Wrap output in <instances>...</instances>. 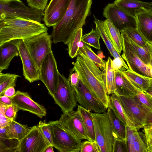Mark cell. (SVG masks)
<instances>
[{"instance_id":"1","label":"cell","mask_w":152,"mask_h":152,"mask_svg":"<svg viewBox=\"0 0 152 152\" xmlns=\"http://www.w3.org/2000/svg\"><path fill=\"white\" fill-rule=\"evenodd\" d=\"M92 0H71L68 9L61 20L53 27L52 42H62L65 44L71 36L86 23L90 15Z\"/></svg>"},{"instance_id":"2","label":"cell","mask_w":152,"mask_h":152,"mask_svg":"<svg viewBox=\"0 0 152 152\" xmlns=\"http://www.w3.org/2000/svg\"><path fill=\"white\" fill-rule=\"evenodd\" d=\"M72 69L77 72L80 80L107 109L109 107L110 96L105 88L104 73L85 55L78 51Z\"/></svg>"},{"instance_id":"3","label":"cell","mask_w":152,"mask_h":152,"mask_svg":"<svg viewBox=\"0 0 152 152\" xmlns=\"http://www.w3.org/2000/svg\"><path fill=\"white\" fill-rule=\"evenodd\" d=\"M48 29L45 24L32 20L19 18L0 20V46L12 40L33 37Z\"/></svg>"},{"instance_id":"4","label":"cell","mask_w":152,"mask_h":152,"mask_svg":"<svg viewBox=\"0 0 152 152\" xmlns=\"http://www.w3.org/2000/svg\"><path fill=\"white\" fill-rule=\"evenodd\" d=\"M44 11L27 6L20 0L0 1V20L19 18L41 22Z\"/></svg>"},{"instance_id":"5","label":"cell","mask_w":152,"mask_h":152,"mask_svg":"<svg viewBox=\"0 0 152 152\" xmlns=\"http://www.w3.org/2000/svg\"><path fill=\"white\" fill-rule=\"evenodd\" d=\"M95 140L100 152H113L115 138L108 115L103 113H91Z\"/></svg>"},{"instance_id":"6","label":"cell","mask_w":152,"mask_h":152,"mask_svg":"<svg viewBox=\"0 0 152 152\" xmlns=\"http://www.w3.org/2000/svg\"><path fill=\"white\" fill-rule=\"evenodd\" d=\"M48 123L53 147L60 152H80L82 140L69 132L58 120L50 121Z\"/></svg>"},{"instance_id":"7","label":"cell","mask_w":152,"mask_h":152,"mask_svg":"<svg viewBox=\"0 0 152 152\" xmlns=\"http://www.w3.org/2000/svg\"><path fill=\"white\" fill-rule=\"evenodd\" d=\"M118 96L125 113L138 130L149 122L152 113L144 107L136 96Z\"/></svg>"},{"instance_id":"8","label":"cell","mask_w":152,"mask_h":152,"mask_svg":"<svg viewBox=\"0 0 152 152\" xmlns=\"http://www.w3.org/2000/svg\"><path fill=\"white\" fill-rule=\"evenodd\" d=\"M51 38L47 32L23 39L39 71L45 57L52 51Z\"/></svg>"},{"instance_id":"9","label":"cell","mask_w":152,"mask_h":152,"mask_svg":"<svg viewBox=\"0 0 152 152\" xmlns=\"http://www.w3.org/2000/svg\"><path fill=\"white\" fill-rule=\"evenodd\" d=\"M70 73L67 78L59 73L58 86L53 98L63 113L73 110L77 105V102L70 83Z\"/></svg>"},{"instance_id":"10","label":"cell","mask_w":152,"mask_h":152,"mask_svg":"<svg viewBox=\"0 0 152 152\" xmlns=\"http://www.w3.org/2000/svg\"><path fill=\"white\" fill-rule=\"evenodd\" d=\"M51 145L37 126L31 127L26 135L18 142L15 152H44Z\"/></svg>"},{"instance_id":"11","label":"cell","mask_w":152,"mask_h":152,"mask_svg":"<svg viewBox=\"0 0 152 152\" xmlns=\"http://www.w3.org/2000/svg\"><path fill=\"white\" fill-rule=\"evenodd\" d=\"M59 73L52 51L47 54L42 62L40 69L39 80L44 83L53 98L57 90Z\"/></svg>"},{"instance_id":"12","label":"cell","mask_w":152,"mask_h":152,"mask_svg":"<svg viewBox=\"0 0 152 152\" xmlns=\"http://www.w3.org/2000/svg\"><path fill=\"white\" fill-rule=\"evenodd\" d=\"M123 39V54L121 57L126 62L129 69L142 75L152 77L151 66L145 64L139 57L132 46L127 35L120 31Z\"/></svg>"},{"instance_id":"13","label":"cell","mask_w":152,"mask_h":152,"mask_svg":"<svg viewBox=\"0 0 152 152\" xmlns=\"http://www.w3.org/2000/svg\"><path fill=\"white\" fill-rule=\"evenodd\" d=\"M72 86V85H71ZM74 94L80 105L90 112L103 113L107 109L80 80L77 86H72Z\"/></svg>"},{"instance_id":"14","label":"cell","mask_w":152,"mask_h":152,"mask_svg":"<svg viewBox=\"0 0 152 152\" xmlns=\"http://www.w3.org/2000/svg\"><path fill=\"white\" fill-rule=\"evenodd\" d=\"M70 134L77 138L90 141L81 115L77 110L62 114L58 120Z\"/></svg>"},{"instance_id":"15","label":"cell","mask_w":152,"mask_h":152,"mask_svg":"<svg viewBox=\"0 0 152 152\" xmlns=\"http://www.w3.org/2000/svg\"><path fill=\"white\" fill-rule=\"evenodd\" d=\"M103 14L120 31L128 27L137 28L135 17L128 14L114 3L108 4L104 8Z\"/></svg>"},{"instance_id":"16","label":"cell","mask_w":152,"mask_h":152,"mask_svg":"<svg viewBox=\"0 0 152 152\" xmlns=\"http://www.w3.org/2000/svg\"><path fill=\"white\" fill-rule=\"evenodd\" d=\"M19 56L23 64V74L30 83L40 80V71L28 51L23 39H18Z\"/></svg>"},{"instance_id":"17","label":"cell","mask_w":152,"mask_h":152,"mask_svg":"<svg viewBox=\"0 0 152 152\" xmlns=\"http://www.w3.org/2000/svg\"><path fill=\"white\" fill-rule=\"evenodd\" d=\"M71 0H50L44 12L43 21L48 27L58 23L64 16Z\"/></svg>"},{"instance_id":"18","label":"cell","mask_w":152,"mask_h":152,"mask_svg":"<svg viewBox=\"0 0 152 152\" xmlns=\"http://www.w3.org/2000/svg\"><path fill=\"white\" fill-rule=\"evenodd\" d=\"M13 104L18 110L27 111L41 118L47 114L45 108L42 105L35 102L27 92L17 91L12 97Z\"/></svg>"},{"instance_id":"19","label":"cell","mask_w":152,"mask_h":152,"mask_svg":"<svg viewBox=\"0 0 152 152\" xmlns=\"http://www.w3.org/2000/svg\"><path fill=\"white\" fill-rule=\"evenodd\" d=\"M122 69L115 71V88L114 93L118 96L135 97L140 90L135 87L123 72Z\"/></svg>"},{"instance_id":"20","label":"cell","mask_w":152,"mask_h":152,"mask_svg":"<svg viewBox=\"0 0 152 152\" xmlns=\"http://www.w3.org/2000/svg\"><path fill=\"white\" fill-rule=\"evenodd\" d=\"M18 41L12 40L0 46V72L7 69L12 59L19 56Z\"/></svg>"},{"instance_id":"21","label":"cell","mask_w":152,"mask_h":152,"mask_svg":"<svg viewBox=\"0 0 152 152\" xmlns=\"http://www.w3.org/2000/svg\"><path fill=\"white\" fill-rule=\"evenodd\" d=\"M137 28L147 40L152 42V12L145 10L135 16Z\"/></svg>"},{"instance_id":"22","label":"cell","mask_w":152,"mask_h":152,"mask_svg":"<svg viewBox=\"0 0 152 152\" xmlns=\"http://www.w3.org/2000/svg\"><path fill=\"white\" fill-rule=\"evenodd\" d=\"M113 3L128 14L134 17L140 12L150 10V2L140 0H115Z\"/></svg>"},{"instance_id":"23","label":"cell","mask_w":152,"mask_h":152,"mask_svg":"<svg viewBox=\"0 0 152 152\" xmlns=\"http://www.w3.org/2000/svg\"><path fill=\"white\" fill-rule=\"evenodd\" d=\"M104 28L114 47L120 54L123 50V39L120 30L109 20L104 21Z\"/></svg>"},{"instance_id":"24","label":"cell","mask_w":152,"mask_h":152,"mask_svg":"<svg viewBox=\"0 0 152 152\" xmlns=\"http://www.w3.org/2000/svg\"><path fill=\"white\" fill-rule=\"evenodd\" d=\"M109 107L112 109L120 120L126 126L136 128L135 124L125 113L118 96L115 93L112 94L110 96Z\"/></svg>"},{"instance_id":"25","label":"cell","mask_w":152,"mask_h":152,"mask_svg":"<svg viewBox=\"0 0 152 152\" xmlns=\"http://www.w3.org/2000/svg\"><path fill=\"white\" fill-rule=\"evenodd\" d=\"M123 72L133 85L139 90L145 92L149 87L152 77L145 76L129 69Z\"/></svg>"},{"instance_id":"26","label":"cell","mask_w":152,"mask_h":152,"mask_svg":"<svg viewBox=\"0 0 152 152\" xmlns=\"http://www.w3.org/2000/svg\"><path fill=\"white\" fill-rule=\"evenodd\" d=\"M31 127L13 120L10 124L7 127V137L16 139L19 142L28 133Z\"/></svg>"},{"instance_id":"27","label":"cell","mask_w":152,"mask_h":152,"mask_svg":"<svg viewBox=\"0 0 152 152\" xmlns=\"http://www.w3.org/2000/svg\"><path fill=\"white\" fill-rule=\"evenodd\" d=\"M107 112L110 121L115 138L126 140V126L110 107Z\"/></svg>"},{"instance_id":"28","label":"cell","mask_w":152,"mask_h":152,"mask_svg":"<svg viewBox=\"0 0 152 152\" xmlns=\"http://www.w3.org/2000/svg\"><path fill=\"white\" fill-rule=\"evenodd\" d=\"M112 63V60L109 57L104 70L106 89L109 95L114 93L115 88V72L113 69Z\"/></svg>"},{"instance_id":"29","label":"cell","mask_w":152,"mask_h":152,"mask_svg":"<svg viewBox=\"0 0 152 152\" xmlns=\"http://www.w3.org/2000/svg\"><path fill=\"white\" fill-rule=\"evenodd\" d=\"M77 110L80 113L90 141H95L94 125L91 112L80 105H77Z\"/></svg>"},{"instance_id":"30","label":"cell","mask_w":152,"mask_h":152,"mask_svg":"<svg viewBox=\"0 0 152 152\" xmlns=\"http://www.w3.org/2000/svg\"><path fill=\"white\" fill-rule=\"evenodd\" d=\"M82 34L83 29L81 28L73 34L65 44L68 46L69 55L72 58L77 57L78 55Z\"/></svg>"},{"instance_id":"31","label":"cell","mask_w":152,"mask_h":152,"mask_svg":"<svg viewBox=\"0 0 152 152\" xmlns=\"http://www.w3.org/2000/svg\"><path fill=\"white\" fill-rule=\"evenodd\" d=\"M128 39L130 44L139 57L145 64L148 65L152 53V49L149 42L144 47H141L129 37Z\"/></svg>"},{"instance_id":"32","label":"cell","mask_w":152,"mask_h":152,"mask_svg":"<svg viewBox=\"0 0 152 152\" xmlns=\"http://www.w3.org/2000/svg\"><path fill=\"white\" fill-rule=\"evenodd\" d=\"M78 50L85 55L101 69L104 70L105 69L106 61L96 55L90 46L81 42Z\"/></svg>"},{"instance_id":"33","label":"cell","mask_w":152,"mask_h":152,"mask_svg":"<svg viewBox=\"0 0 152 152\" xmlns=\"http://www.w3.org/2000/svg\"><path fill=\"white\" fill-rule=\"evenodd\" d=\"M121 31L124 32L130 39L140 46L144 47L149 42L136 28L128 27Z\"/></svg>"},{"instance_id":"34","label":"cell","mask_w":152,"mask_h":152,"mask_svg":"<svg viewBox=\"0 0 152 152\" xmlns=\"http://www.w3.org/2000/svg\"><path fill=\"white\" fill-rule=\"evenodd\" d=\"M20 76L13 74L3 73L0 72V96L10 87H15L17 78Z\"/></svg>"},{"instance_id":"35","label":"cell","mask_w":152,"mask_h":152,"mask_svg":"<svg viewBox=\"0 0 152 152\" xmlns=\"http://www.w3.org/2000/svg\"><path fill=\"white\" fill-rule=\"evenodd\" d=\"M93 16L94 19V22L95 25L96 30L102 39L111 54L114 46L106 32L104 27V21L98 19L94 15Z\"/></svg>"},{"instance_id":"36","label":"cell","mask_w":152,"mask_h":152,"mask_svg":"<svg viewBox=\"0 0 152 152\" xmlns=\"http://www.w3.org/2000/svg\"><path fill=\"white\" fill-rule=\"evenodd\" d=\"M100 36L94 29L89 33L82 36L81 42L97 49H100L99 43Z\"/></svg>"},{"instance_id":"37","label":"cell","mask_w":152,"mask_h":152,"mask_svg":"<svg viewBox=\"0 0 152 152\" xmlns=\"http://www.w3.org/2000/svg\"><path fill=\"white\" fill-rule=\"evenodd\" d=\"M18 142L16 139L0 137V152H15Z\"/></svg>"},{"instance_id":"38","label":"cell","mask_w":152,"mask_h":152,"mask_svg":"<svg viewBox=\"0 0 152 152\" xmlns=\"http://www.w3.org/2000/svg\"><path fill=\"white\" fill-rule=\"evenodd\" d=\"M141 134L136 127L126 126V140L127 144L128 152H131L132 145L136 140Z\"/></svg>"},{"instance_id":"39","label":"cell","mask_w":152,"mask_h":152,"mask_svg":"<svg viewBox=\"0 0 152 152\" xmlns=\"http://www.w3.org/2000/svg\"><path fill=\"white\" fill-rule=\"evenodd\" d=\"M136 96L144 107L152 113V97L146 91H140Z\"/></svg>"},{"instance_id":"40","label":"cell","mask_w":152,"mask_h":152,"mask_svg":"<svg viewBox=\"0 0 152 152\" xmlns=\"http://www.w3.org/2000/svg\"><path fill=\"white\" fill-rule=\"evenodd\" d=\"M80 152H100V151L95 140H86L82 142Z\"/></svg>"},{"instance_id":"41","label":"cell","mask_w":152,"mask_h":152,"mask_svg":"<svg viewBox=\"0 0 152 152\" xmlns=\"http://www.w3.org/2000/svg\"><path fill=\"white\" fill-rule=\"evenodd\" d=\"M113 152H128L126 140L115 138Z\"/></svg>"},{"instance_id":"42","label":"cell","mask_w":152,"mask_h":152,"mask_svg":"<svg viewBox=\"0 0 152 152\" xmlns=\"http://www.w3.org/2000/svg\"><path fill=\"white\" fill-rule=\"evenodd\" d=\"M38 126L41 129L43 134L49 141L50 145L53 146L51 129L48 123H46L45 120H44L43 121H40Z\"/></svg>"},{"instance_id":"43","label":"cell","mask_w":152,"mask_h":152,"mask_svg":"<svg viewBox=\"0 0 152 152\" xmlns=\"http://www.w3.org/2000/svg\"><path fill=\"white\" fill-rule=\"evenodd\" d=\"M141 135L134 143L131 152H147V146Z\"/></svg>"},{"instance_id":"44","label":"cell","mask_w":152,"mask_h":152,"mask_svg":"<svg viewBox=\"0 0 152 152\" xmlns=\"http://www.w3.org/2000/svg\"><path fill=\"white\" fill-rule=\"evenodd\" d=\"M142 128L145 142L148 146L152 143V121L147 123Z\"/></svg>"},{"instance_id":"45","label":"cell","mask_w":152,"mask_h":152,"mask_svg":"<svg viewBox=\"0 0 152 152\" xmlns=\"http://www.w3.org/2000/svg\"><path fill=\"white\" fill-rule=\"evenodd\" d=\"M30 7L44 11L47 5L48 0H26Z\"/></svg>"},{"instance_id":"46","label":"cell","mask_w":152,"mask_h":152,"mask_svg":"<svg viewBox=\"0 0 152 152\" xmlns=\"http://www.w3.org/2000/svg\"><path fill=\"white\" fill-rule=\"evenodd\" d=\"M18 110L17 106L13 104L8 105L4 115L7 118L14 120Z\"/></svg>"},{"instance_id":"47","label":"cell","mask_w":152,"mask_h":152,"mask_svg":"<svg viewBox=\"0 0 152 152\" xmlns=\"http://www.w3.org/2000/svg\"><path fill=\"white\" fill-rule=\"evenodd\" d=\"M70 73V83L72 86H76L78 85L80 79L78 73L75 72L72 69H71Z\"/></svg>"},{"instance_id":"48","label":"cell","mask_w":152,"mask_h":152,"mask_svg":"<svg viewBox=\"0 0 152 152\" xmlns=\"http://www.w3.org/2000/svg\"><path fill=\"white\" fill-rule=\"evenodd\" d=\"M12 120L7 118L3 113H0V128L8 126Z\"/></svg>"},{"instance_id":"49","label":"cell","mask_w":152,"mask_h":152,"mask_svg":"<svg viewBox=\"0 0 152 152\" xmlns=\"http://www.w3.org/2000/svg\"><path fill=\"white\" fill-rule=\"evenodd\" d=\"M16 93L14 87H10L7 88L4 91L2 96L5 95L8 97H12Z\"/></svg>"},{"instance_id":"50","label":"cell","mask_w":152,"mask_h":152,"mask_svg":"<svg viewBox=\"0 0 152 152\" xmlns=\"http://www.w3.org/2000/svg\"><path fill=\"white\" fill-rule=\"evenodd\" d=\"M0 102L7 105L13 104L12 97L5 95L0 96Z\"/></svg>"},{"instance_id":"51","label":"cell","mask_w":152,"mask_h":152,"mask_svg":"<svg viewBox=\"0 0 152 152\" xmlns=\"http://www.w3.org/2000/svg\"><path fill=\"white\" fill-rule=\"evenodd\" d=\"M7 127L3 128H0V137L4 138H7L6 134Z\"/></svg>"},{"instance_id":"52","label":"cell","mask_w":152,"mask_h":152,"mask_svg":"<svg viewBox=\"0 0 152 152\" xmlns=\"http://www.w3.org/2000/svg\"><path fill=\"white\" fill-rule=\"evenodd\" d=\"M7 105L5 104L0 102V113L4 114V112Z\"/></svg>"},{"instance_id":"53","label":"cell","mask_w":152,"mask_h":152,"mask_svg":"<svg viewBox=\"0 0 152 152\" xmlns=\"http://www.w3.org/2000/svg\"><path fill=\"white\" fill-rule=\"evenodd\" d=\"M53 147L51 145H49L45 149L44 152H54Z\"/></svg>"},{"instance_id":"54","label":"cell","mask_w":152,"mask_h":152,"mask_svg":"<svg viewBox=\"0 0 152 152\" xmlns=\"http://www.w3.org/2000/svg\"><path fill=\"white\" fill-rule=\"evenodd\" d=\"M146 92H152V78L151 80L150 86Z\"/></svg>"},{"instance_id":"55","label":"cell","mask_w":152,"mask_h":152,"mask_svg":"<svg viewBox=\"0 0 152 152\" xmlns=\"http://www.w3.org/2000/svg\"><path fill=\"white\" fill-rule=\"evenodd\" d=\"M147 152H152V143L150 145L147 146Z\"/></svg>"},{"instance_id":"56","label":"cell","mask_w":152,"mask_h":152,"mask_svg":"<svg viewBox=\"0 0 152 152\" xmlns=\"http://www.w3.org/2000/svg\"><path fill=\"white\" fill-rule=\"evenodd\" d=\"M148 65L151 66L152 67V53L151 54L150 61Z\"/></svg>"},{"instance_id":"57","label":"cell","mask_w":152,"mask_h":152,"mask_svg":"<svg viewBox=\"0 0 152 152\" xmlns=\"http://www.w3.org/2000/svg\"><path fill=\"white\" fill-rule=\"evenodd\" d=\"M150 73L152 77V67L151 66L150 68Z\"/></svg>"},{"instance_id":"58","label":"cell","mask_w":152,"mask_h":152,"mask_svg":"<svg viewBox=\"0 0 152 152\" xmlns=\"http://www.w3.org/2000/svg\"><path fill=\"white\" fill-rule=\"evenodd\" d=\"M152 97V92H147Z\"/></svg>"},{"instance_id":"59","label":"cell","mask_w":152,"mask_h":152,"mask_svg":"<svg viewBox=\"0 0 152 152\" xmlns=\"http://www.w3.org/2000/svg\"><path fill=\"white\" fill-rule=\"evenodd\" d=\"M150 45H151V48H152V42H149Z\"/></svg>"},{"instance_id":"60","label":"cell","mask_w":152,"mask_h":152,"mask_svg":"<svg viewBox=\"0 0 152 152\" xmlns=\"http://www.w3.org/2000/svg\"><path fill=\"white\" fill-rule=\"evenodd\" d=\"M8 0H0V1H7Z\"/></svg>"},{"instance_id":"61","label":"cell","mask_w":152,"mask_h":152,"mask_svg":"<svg viewBox=\"0 0 152 152\" xmlns=\"http://www.w3.org/2000/svg\"><path fill=\"white\" fill-rule=\"evenodd\" d=\"M151 5L152 7V2H151Z\"/></svg>"}]
</instances>
